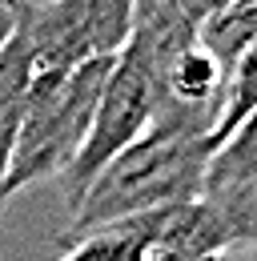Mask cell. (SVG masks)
Here are the masks:
<instances>
[{
  "label": "cell",
  "mask_w": 257,
  "mask_h": 261,
  "mask_svg": "<svg viewBox=\"0 0 257 261\" xmlns=\"http://www.w3.org/2000/svg\"><path fill=\"white\" fill-rule=\"evenodd\" d=\"M213 157L209 133L177 129V125H153L141 141L121 149L113 161L93 177V185L68 213L61 245L100 225H117L128 217L153 213L193 201L205 189V169Z\"/></svg>",
  "instance_id": "6da1fadb"
},
{
  "label": "cell",
  "mask_w": 257,
  "mask_h": 261,
  "mask_svg": "<svg viewBox=\"0 0 257 261\" xmlns=\"http://www.w3.org/2000/svg\"><path fill=\"white\" fill-rule=\"evenodd\" d=\"M109 65L113 57H100V61L76 65L64 76L29 85L16 149H12L8 177H4V205L40 181H61V173L76 161L89 137V125H93V109L105 89Z\"/></svg>",
  "instance_id": "7a4b0ae2"
},
{
  "label": "cell",
  "mask_w": 257,
  "mask_h": 261,
  "mask_svg": "<svg viewBox=\"0 0 257 261\" xmlns=\"http://www.w3.org/2000/svg\"><path fill=\"white\" fill-rule=\"evenodd\" d=\"M157 109H161V65H157V57L149 53L145 40L128 36L125 48L109 65L105 89H100L96 109H93L89 137H85L76 161L68 165L61 173V181H57L68 213L76 209V201L85 197V189L93 185V177L105 165L153 129Z\"/></svg>",
  "instance_id": "3957f363"
},
{
  "label": "cell",
  "mask_w": 257,
  "mask_h": 261,
  "mask_svg": "<svg viewBox=\"0 0 257 261\" xmlns=\"http://www.w3.org/2000/svg\"><path fill=\"white\" fill-rule=\"evenodd\" d=\"M133 4L137 0H24L16 8V33L29 48L32 81L117 57L133 29Z\"/></svg>",
  "instance_id": "277c9868"
},
{
  "label": "cell",
  "mask_w": 257,
  "mask_h": 261,
  "mask_svg": "<svg viewBox=\"0 0 257 261\" xmlns=\"http://www.w3.org/2000/svg\"><path fill=\"white\" fill-rule=\"evenodd\" d=\"M29 85H32L29 48H24V40L12 24V36L0 48V209H4V177H8V161H12V149H16Z\"/></svg>",
  "instance_id": "5b68a950"
},
{
  "label": "cell",
  "mask_w": 257,
  "mask_h": 261,
  "mask_svg": "<svg viewBox=\"0 0 257 261\" xmlns=\"http://www.w3.org/2000/svg\"><path fill=\"white\" fill-rule=\"evenodd\" d=\"M201 193H213V197L257 193V113H249V117L213 149Z\"/></svg>",
  "instance_id": "8992f818"
},
{
  "label": "cell",
  "mask_w": 257,
  "mask_h": 261,
  "mask_svg": "<svg viewBox=\"0 0 257 261\" xmlns=\"http://www.w3.org/2000/svg\"><path fill=\"white\" fill-rule=\"evenodd\" d=\"M197 40H201V48L217 61L221 76H229L233 61L257 40V0L229 4V8H221V12H213L209 20H201Z\"/></svg>",
  "instance_id": "52a82bcc"
},
{
  "label": "cell",
  "mask_w": 257,
  "mask_h": 261,
  "mask_svg": "<svg viewBox=\"0 0 257 261\" xmlns=\"http://www.w3.org/2000/svg\"><path fill=\"white\" fill-rule=\"evenodd\" d=\"M61 261H153V253L128 221H117V225H100L72 237Z\"/></svg>",
  "instance_id": "ba28073f"
},
{
  "label": "cell",
  "mask_w": 257,
  "mask_h": 261,
  "mask_svg": "<svg viewBox=\"0 0 257 261\" xmlns=\"http://www.w3.org/2000/svg\"><path fill=\"white\" fill-rule=\"evenodd\" d=\"M249 113H257V40L233 61L229 76H225L221 113H217V125H213V149H217Z\"/></svg>",
  "instance_id": "9c48e42d"
},
{
  "label": "cell",
  "mask_w": 257,
  "mask_h": 261,
  "mask_svg": "<svg viewBox=\"0 0 257 261\" xmlns=\"http://www.w3.org/2000/svg\"><path fill=\"white\" fill-rule=\"evenodd\" d=\"M169 8H177L189 24H197L201 29V20H209L213 12H221V8H229V0H165Z\"/></svg>",
  "instance_id": "30bf717a"
},
{
  "label": "cell",
  "mask_w": 257,
  "mask_h": 261,
  "mask_svg": "<svg viewBox=\"0 0 257 261\" xmlns=\"http://www.w3.org/2000/svg\"><path fill=\"white\" fill-rule=\"evenodd\" d=\"M153 261H229L225 253H177V257H153Z\"/></svg>",
  "instance_id": "8fae6325"
},
{
  "label": "cell",
  "mask_w": 257,
  "mask_h": 261,
  "mask_svg": "<svg viewBox=\"0 0 257 261\" xmlns=\"http://www.w3.org/2000/svg\"><path fill=\"white\" fill-rule=\"evenodd\" d=\"M12 24H16V12H12V8H0V48H4V40L12 36Z\"/></svg>",
  "instance_id": "7c38bea8"
},
{
  "label": "cell",
  "mask_w": 257,
  "mask_h": 261,
  "mask_svg": "<svg viewBox=\"0 0 257 261\" xmlns=\"http://www.w3.org/2000/svg\"><path fill=\"white\" fill-rule=\"evenodd\" d=\"M20 4H24V0H0V8H12V12H16Z\"/></svg>",
  "instance_id": "4fadbf2b"
},
{
  "label": "cell",
  "mask_w": 257,
  "mask_h": 261,
  "mask_svg": "<svg viewBox=\"0 0 257 261\" xmlns=\"http://www.w3.org/2000/svg\"><path fill=\"white\" fill-rule=\"evenodd\" d=\"M229 4H245V0H229Z\"/></svg>",
  "instance_id": "5bb4252c"
}]
</instances>
